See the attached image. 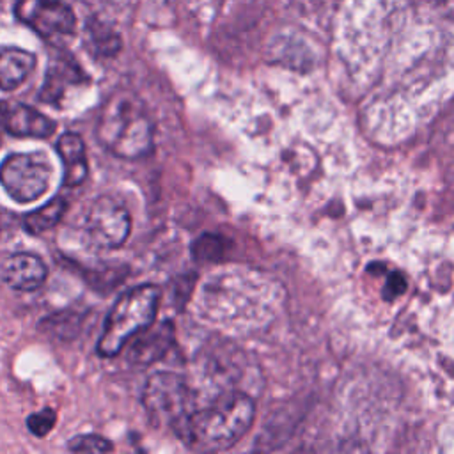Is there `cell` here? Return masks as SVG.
I'll return each instance as SVG.
<instances>
[{
	"instance_id": "cell-14",
	"label": "cell",
	"mask_w": 454,
	"mask_h": 454,
	"mask_svg": "<svg viewBox=\"0 0 454 454\" xmlns=\"http://www.w3.org/2000/svg\"><path fill=\"white\" fill-rule=\"evenodd\" d=\"M66 209H67V200L64 197H53L44 206L30 211L23 218V227L30 234H43L62 220Z\"/></svg>"
},
{
	"instance_id": "cell-9",
	"label": "cell",
	"mask_w": 454,
	"mask_h": 454,
	"mask_svg": "<svg viewBox=\"0 0 454 454\" xmlns=\"http://www.w3.org/2000/svg\"><path fill=\"white\" fill-rule=\"evenodd\" d=\"M5 131L21 138H48L55 133V121L25 103L4 105Z\"/></svg>"
},
{
	"instance_id": "cell-13",
	"label": "cell",
	"mask_w": 454,
	"mask_h": 454,
	"mask_svg": "<svg viewBox=\"0 0 454 454\" xmlns=\"http://www.w3.org/2000/svg\"><path fill=\"white\" fill-rule=\"evenodd\" d=\"M35 67V55L16 46H0V89L14 90Z\"/></svg>"
},
{
	"instance_id": "cell-19",
	"label": "cell",
	"mask_w": 454,
	"mask_h": 454,
	"mask_svg": "<svg viewBox=\"0 0 454 454\" xmlns=\"http://www.w3.org/2000/svg\"><path fill=\"white\" fill-rule=\"evenodd\" d=\"M57 422V413L51 408H44L27 417V427L35 436H46Z\"/></svg>"
},
{
	"instance_id": "cell-7",
	"label": "cell",
	"mask_w": 454,
	"mask_h": 454,
	"mask_svg": "<svg viewBox=\"0 0 454 454\" xmlns=\"http://www.w3.org/2000/svg\"><path fill=\"white\" fill-rule=\"evenodd\" d=\"M14 14L41 37L71 35L76 16L62 0H16Z\"/></svg>"
},
{
	"instance_id": "cell-20",
	"label": "cell",
	"mask_w": 454,
	"mask_h": 454,
	"mask_svg": "<svg viewBox=\"0 0 454 454\" xmlns=\"http://www.w3.org/2000/svg\"><path fill=\"white\" fill-rule=\"evenodd\" d=\"M404 289H406V280H404V277L401 273L395 271V273H392L387 278V284H385V289H383V296L387 300H390V298H395V296L403 294Z\"/></svg>"
},
{
	"instance_id": "cell-17",
	"label": "cell",
	"mask_w": 454,
	"mask_h": 454,
	"mask_svg": "<svg viewBox=\"0 0 454 454\" xmlns=\"http://www.w3.org/2000/svg\"><path fill=\"white\" fill-rule=\"evenodd\" d=\"M41 328L55 337H73L80 330V316L76 312H60L43 321Z\"/></svg>"
},
{
	"instance_id": "cell-4",
	"label": "cell",
	"mask_w": 454,
	"mask_h": 454,
	"mask_svg": "<svg viewBox=\"0 0 454 454\" xmlns=\"http://www.w3.org/2000/svg\"><path fill=\"white\" fill-rule=\"evenodd\" d=\"M142 404L154 426H168L176 431L195 410L193 392L177 372H154L142 390Z\"/></svg>"
},
{
	"instance_id": "cell-11",
	"label": "cell",
	"mask_w": 454,
	"mask_h": 454,
	"mask_svg": "<svg viewBox=\"0 0 454 454\" xmlns=\"http://www.w3.org/2000/svg\"><path fill=\"white\" fill-rule=\"evenodd\" d=\"M174 340V328L172 323L165 321L158 326H147L137 337L128 351V360L137 365H149L160 360Z\"/></svg>"
},
{
	"instance_id": "cell-10",
	"label": "cell",
	"mask_w": 454,
	"mask_h": 454,
	"mask_svg": "<svg viewBox=\"0 0 454 454\" xmlns=\"http://www.w3.org/2000/svg\"><path fill=\"white\" fill-rule=\"evenodd\" d=\"M2 280L16 291H34L46 280L48 270L44 262L27 252H18L4 259L0 266Z\"/></svg>"
},
{
	"instance_id": "cell-15",
	"label": "cell",
	"mask_w": 454,
	"mask_h": 454,
	"mask_svg": "<svg viewBox=\"0 0 454 454\" xmlns=\"http://www.w3.org/2000/svg\"><path fill=\"white\" fill-rule=\"evenodd\" d=\"M87 32H89L90 46L99 57H114L119 53L121 37L110 27L99 21H92L87 27Z\"/></svg>"
},
{
	"instance_id": "cell-6",
	"label": "cell",
	"mask_w": 454,
	"mask_h": 454,
	"mask_svg": "<svg viewBox=\"0 0 454 454\" xmlns=\"http://www.w3.org/2000/svg\"><path fill=\"white\" fill-rule=\"evenodd\" d=\"M87 239L105 250L119 248L129 236L131 218L128 209L112 197H98L85 213Z\"/></svg>"
},
{
	"instance_id": "cell-8",
	"label": "cell",
	"mask_w": 454,
	"mask_h": 454,
	"mask_svg": "<svg viewBox=\"0 0 454 454\" xmlns=\"http://www.w3.org/2000/svg\"><path fill=\"white\" fill-rule=\"evenodd\" d=\"M89 82L87 73L82 69L78 60L62 48H53L48 59L43 87L39 90V101L48 105H60L69 87L83 85Z\"/></svg>"
},
{
	"instance_id": "cell-21",
	"label": "cell",
	"mask_w": 454,
	"mask_h": 454,
	"mask_svg": "<svg viewBox=\"0 0 454 454\" xmlns=\"http://www.w3.org/2000/svg\"><path fill=\"white\" fill-rule=\"evenodd\" d=\"M4 129H5V124H4V105H0V142H2Z\"/></svg>"
},
{
	"instance_id": "cell-5",
	"label": "cell",
	"mask_w": 454,
	"mask_h": 454,
	"mask_svg": "<svg viewBox=\"0 0 454 454\" xmlns=\"http://www.w3.org/2000/svg\"><path fill=\"white\" fill-rule=\"evenodd\" d=\"M51 163L44 153H14L0 163V184L16 202L39 199L50 184Z\"/></svg>"
},
{
	"instance_id": "cell-3",
	"label": "cell",
	"mask_w": 454,
	"mask_h": 454,
	"mask_svg": "<svg viewBox=\"0 0 454 454\" xmlns=\"http://www.w3.org/2000/svg\"><path fill=\"white\" fill-rule=\"evenodd\" d=\"M160 303V289L153 284L137 286L114 303L110 309L103 333L98 340L96 351L99 356H115L128 340L153 325Z\"/></svg>"
},
{
	"instance_id": "cell-1",
	"label": "cell",
	"mask_w": 454,
	"mask_h": 454,
	"mask_svg": "<svg viewBox=\"0 0 454 454\" xmlns=\"http://www.w3.org/2000/svg\"><path fill=\"white\" fill-rule=\"evenodd\" d=\"M254 417V401L241 390H229L195 408L174 433L192 449L225 450L245 436Z\"/></svg>"
},
{
	"instance_id": "cell-18",
	"label": "cell",
	"mask_w": 454,
	"mask_h": 454,
	"mask_svg": "<svg viewBox=\"0 0 454 454\" xmlns=\"http://www.w3.org/2000/svg\"><path fill=\"white\" fill-rule=\"evenodd\" d=\"M67 449L73 452H110L114 445L99 434H78L69 440Z\"/></svg>"
},
{
	"instance_id": "cell-12",
	"label": "cell",
	"mask_w": 454,
	"mask_h": 454,
	"mask_svg": "<svg viewBox=\"0 0 454 454\" xmlns=\"http://www.w3.org/2000/svg\"><path fill=\"white\" fill-rule=\"evenodd\" d=\"M55 149L64 167V184L78 186L89 174L85 144L76 133H64L59 137Z\"/></svg>"
},
{
	"instance_id": "cell-2",
	"label": "cell",
	"mask_w": 454,
	"mask_h": 454,
	"mask_svg": "<svg viewBox=\"0 0 454 454\" xmlns=\"http://www.w3.org/2000/svg\"><path fill=\"white\" fill-rule=\"evenodd\" d=\"M96 137L117 158L137 160L153 151V122L142 103L128 94L112 96L103 105Z\"/></svg>"
},
{
	"instance_id": "cell-16",
	"label": "cell",
	"mask_w": 454,
	"mask_h": 454,
	"mask_svg": "<svg viewBox=\"0 0 454 454\" xmlns=\"http://www.w3.org/2000/svg\"><path fill=\"white\" fill-rule=\"evenodd\" d=\"M225 252V241L222 236L216 234H202L192 245L193 259L202 262L218 261Z\"/></svg>"
}]
</instances>
